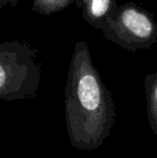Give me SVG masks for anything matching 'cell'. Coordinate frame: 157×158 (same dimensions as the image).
<instances>
[{"mask_svg": "<svg viewBox=\"0 0 157 158\" xmlns=\"http://www.w3.org/2000/svg\"><path fill=\"white\" fill-rule=\"evenodd\" d=\"M76 0H32L31 10L41 15H52L66 10Z\"/></svg>", "mask_w": 157, "mask_h": 158, "instance_id": "obj_6", "label": "cell"}, {"mask_svg": "<svg viewBox=\"0 0 157 158\" xmlns=\"http://www.w3.org/2000/svg\"><path fill=\"white\" fill-rule=\"evenodd\" d=\"M103 38L131 53L157 43V23L151 13L134 2L116 8L101 28Z\"/></svg>", "mask_w": 157, "mask_h": 158, "instance_id": "obj_3", "label": "cell"}, {"mask_svg": "<svg viewBox=\"0 0 157 158\" xmlns=\"http://www.w3.org/2000/svg\"><path fill=\"white\" fill-rule=\"evenodd\" d=\"M65 114L72 148L94 151L101 146L115 123V104L93 63L85 41L74 45L65 87Z\"/></svg>", "mask_w": 157, "mask_h": 158, "instance_id": "obj_1", "label": "cell"}, {"mask_svg": "<svg viewBox=\"0 0 157 158\" xmlns=\"http://www.w3.org/2000/svg\"><path fill=\"white\" fill-rule=\"evenodd\" d=\"M22 0H0V9L3 8V6H14L17 3H19Z\"/></svg>", "mask_w": 157, "mask_h": 158, "instance_id": "obj_7", "label": "cell"}, {"mask_svg": "<svg viewBox=\"0 0 157 158\" xmlns=\"http://www.w3.org/2000/svg\"><path fill=\"white\" fill-rule=\"evenodd\" d=\"M41 81L38 51L24 41L0 42V100L37 96Z\"/></svg>", "mask_w": 157, "mask_h": 158, "instance_id": "obj_2", "label": "cell"}, {"mask_svg": "<svg viewBox=\"0 0 157 158\" xmlns=\"http://www.w3.org/2000/svg\"><path fill=\"white\" fill-rule=\"evenodd\" d=\"M82 17L96 29H101L118 8V0H76Z\"/></svg>", "mask_w": 157, "mask_h": 158, "instance_id": "obj_4", "label": "cell"}, {"mask_svg": "<svg viewBox=\"0 0 157 158\" xmlns=\"http://www.w3.org/2000/svg\"><path fill=\"white\" fill-rule=\"evenodd\" d=\"M144 89L147 119L153 133L157 135V72L145 75Z\"/></svg>", "mask_w": 157, "mask_h": 158, "instance_id": "obj_5", "label": "cell"}]
</instances>
